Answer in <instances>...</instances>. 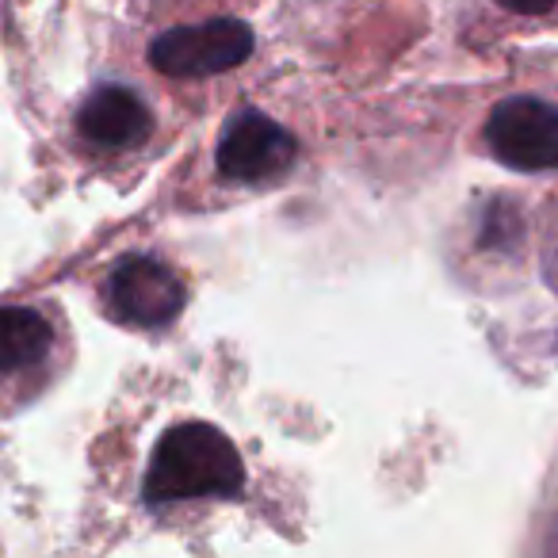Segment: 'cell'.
Listing matches in <instances>:
<instances>
[{
  "instance_id": "6da1fadb",
  "label": "cell",
  "mask_w": 558,
  "mask_h": 558,
  "mask_svg": "<svg viewBox=\"0 0 558 558\" xmlns=\"http://www.w3.org/2000/svg\"><path fill=\"white\" fill-rule=\"evenodd\" d=\"M241 486L245 466L230 436L203 421H187L157 440L142 494L149 505H177L199 497H238Z\"/></svg>"
},
{
  "instance_id": "7a4b0ae2",
  "label": "cell",
  "mask_w": 558,
  "mask_h": 558,
  "mask_svg": "<svg viewBox=\"0 0 558 558\" xmlns=\"http://www.w3.org/2000/svg\"><path fill=\"white\" fill-rule=\"evenodd\" d=\"M253 27L241 20H207L195 27H172L149 47L154 70L169 77H210L241 65L253 54Z\"/></svg>"
},
{
  "instance_id": "3957f363",
  "label": "cell",
  "mask_w": 558,
  "mask_h": 558,
  "mask_svg": "<svg viewBox=\"0 0 558 558\" xmlns=\"http://www.w3.org/2000/svg\"><path fill=\"white\" fill-rule=\"evenodd\" d=\"M486 146L517 172L558 169V108L535 96L501 100L486 119Z\"/></svg>"
},
{
  "instance_id": "277c9868",
  "label": "cell",
  "mask_w": 558,
  "mask_h": 558,
  "mask_svg": "<svg viewBox=\"0 0 558 558\" xmlns=\"http://www.w3.org/2000/svg\"><path fill=\"white\" fill-rule=\"evenodd\" d=\"M184 283L154 256H131L108 279V306L119 322L138 329L169 326L184 311Z\"/></svg>"
},
{
  "instance_id": "5b68a950",
  "label": "cell",
  "mask_w": 558,
  "mask_h": 558,
  "mask_svg": "<svg viewBox=\"0 0 558 558\" xmlns=\"http://www.w3.org/2000/svg\"><path fill=\"white\" fill-rule=\"evenodd\" d=\"M295 161V138L264 111H238L218 138V169L238 184H260Z\"/></svg>"
},
{
  "instance_id": "8992f818",
  "label": "cell",
  "mask_w": 558,
  "mask_h": 558,
  "mask_svg": "<svg viewBox=\"0 0 558 558\" xmlns=\"http://www.w3.org/2000/svg\"><path fill=\"white\" fill-rule=\"evenodd\" d=\"M154 126L146 100L134 88L123 85H104L88 93V100L77 111V131L85 134L93 146L104 149H123L142 142Z\"/></svg>"
},
{
  "instance_id": "52a82bcc",
  "label": "cell",
  "mask_w": 558,
  "mask_h": 558,
  "mask_svg": "<svg viewBox=\"0 0 558 558\" xmlns=\"http://www.w3.org/2000/svg\"><path fill=\"white\" fill-rule=\"evenodd\" d=\"M54 344V329L32 306H0V375L43 364Z\"/></svg>"
},
{
  "instance_id": "ba28073f",
  "label": "cell",
  "mask_w": 558,
  "mask_h": 558,
  "mask_svg": "<svg viewBox=\"0 0 558 558\" xmlns=\"http://www.w3.org/2000/svg\"><path fill=\"white\" fill-rule=\"evenodd\" d=\"M497 4L509 12H520V16H543V12L555 9L558 0H497Z\"/></svg>"
}]
</instances>
